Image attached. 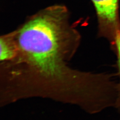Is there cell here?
Listing matches in <instances>:
<instances>
[{
	"mask_svg": "<svg viewBox=\"0 0 120 120\" xmlns=\"http://www.w3.org/2000/svg\"><path fill=\"white\" fill-rule=\"evenodd\" d=\"M62 15L57 9L41 13L19 30L18 55L14 62L22 66L8 70L5 78L20 97L40 96L77 104L93 90L95 76L66 64V34Z\"/></svg>",
	"mask_w": 120,
	"mask_h": 120,
	"instance_id": "1",
	"label": "cell"
},
{
	"mask_svg": "<svg viewBox=\"0 0 120 120\" xmlns=\"http://www.w3.org/2000/svg\"><path fill=\"white\" fill-rule=\"evenodd\" d=\"M98 18L100 34L111 45L120 32L119 0H92Z\"/></svg>",
	"mask_w": 120,
	"mask_h": 120,
	"instance_id": "2",
	"label": "cell"
},
{
	"mask_svg": "<svg viewBox=\"0 0 120 120\" xmlns=\"http://www.w3.org/2000/svg\"><path fill=\"white\" fill-rule=\"evenodd\" d=\"M18 55V51L17 45L11 44L7 39L1 38L0 39V60L1 61H14L17 59Z\"/></svg>",
	"mask_w": 120,
	"mask_h": 120,
	"instance_id": "4",
	"label": "cell"
},
{
	"mask_svg": "<svg viewBox=\"0 0 120 120\" xmlns=\"http://www.w3.org/2000/svg\"><path fill=\"white\" fill-rule=\"evenodd\" d=\"M111 45L116 56V72L114 74V76H117L118 79V82L116 83V98L114 107L117 110L119 116V120H120V32L117 35L113 43Z\"/></svg>",
	"mask_w": 120,
	"mask_h": 120,
	"instance_id": "3",
	"label": "cell"
}]
</instances>
